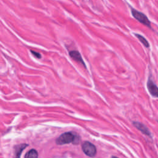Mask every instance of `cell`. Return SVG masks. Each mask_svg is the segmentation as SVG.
Returning <instances> with one entry per match:
<instances>
[{"mask_svg":"<svg viewBox=\"0 0 158 158\" xmlns=\"http://www.w3.org/2000/svg\"><path fill=\"white\" fill-rule=\"evenodd\" d=\"M131 13L132 16L139 22L146 26L149 29H152V24L148 17L143 12L136 10L133 8H131Z\"/></svg>","mask_w":158,"mask_h":158,"instance_id":"obj_1","label":"cell"},{"mask_svg":"<svg viewBox=\"0 0 158 158\" xmlns=\"http://www.w3.org/2000/svg\"><path fill=\"white\" fill-rule=\"evenodd\" d=\"M76 139V136L73 133L71 132H66L62 134L56 140V143L59 145H65V144H68L70 143H74L75 140Z\"/></svg>","mask_w":158,"mask_h":158,"instance_id":"obj_2","label":"cell"},{"mask_svg":"<svg viewBox=\"0 0 158 158\" xmlns=\"http://www.w3.org/2000/svg\"><path fill=\"white\" fill-rule=\"evenodd\" d=\"M82 150L84 153L90 157H94L97 154V149L94 145L89 141H85L82 145Z\"/></svg>","mask_w":158,"mask_h":158,"instance_id":"obj_3","label":"cell"},{"mask_svg":"<svg viewBox=\"0 0 158 158\" xmlns=\"http://www.w3.org/2000/svg\"><path fill=\"white\" fill-rule=\"evenodd\" d=\"M69 54L71 56V58L74 60L75 61L77 62L78 63H80L81 65L83 66L85 69H87L86 64L84 62V60L83 59L80 53L77 50H71L69 52Z\"/></svg>","mask_w":158,"mask_h":158,"instance_id":"obj_4","label":"cell"},{"mask_svg":"<svg viewBox=\"0 0 158 158\" xmlns=\"http://www.w3.org/2000/svg\"><path fill=\"white\" fill-rule=\"evenodd\" d=\"M147 88L149 93L152 95L153 97L155 98H157L158 97V88L151 77H149L148 80Z\"/></svg>","mask_w":158,"mask_h":158,"instance_id":"obj_5","label":"cell"},{"mask_svg":"<svg viewBox=\"0 0 158 158\" xmlns=\"http://www.w3.org/2000/svg\"><path fill=\"white\" fill-rule=\"evenodd\" d=\"M27 146H28V145H27V144H21V145L16 146L15 147L14 158H20V156H21L23 150Z\"/></svg>","mask_w":158,"mask_h":158,"instance_id":"obj_6","label":"cell"},{"mask_svg":"<svg viewBox=\"0 0 158 158\" xmlns=\"http://www.w3.org/2000/svg\"><path fill=\"white\" fill-rule=\"evenodd\" d=\"M133 124L137 128H138L139 130H140V131L142 133H143L144 134L147 135H150L149 131L148 130V128L144 125H143V124H141V123H139V122H133Z\"/></svg>","mask_w":158,"mask_h":158,"instance_id":"obj_7","label":"cell"},{"mask_svg":"<svg viewBox=\"0 0 158 158\" xmlns=\"http://www.w3.org/2000/svg\"><path fill=\"white\" fill-rule=\"evenodd\" d=\"M134 35L136 36V37L138 38L140 41V42L145 46L146 48H149V42L147 41V40L143 36L140 35V34L139 33H135Z\"/></svg>","mask_w":158,"mask_h":158,"instance_id":"obj_8","label":"cell"},{"mask_svg":"<svg viewBox=\"0 0 158 158\" xmlns=\"http://www.w3.org/2000/svg\"><path fill=\"white\" fill-rule=\"evenodd\" d=\"M25 158H38V153L35 149H30L25 154Z\"/></svg>","mask_w":158,"mask_h":158,"instance_id":"obj_9","label":"cell"},{"mask_svg":"<svg viewBox=\"0 0 158 158\" xmlns=\"http://www.w3.org/2000/svg\"><path fill=\"white\" fill-rule=\"evenodd\" d=\"M32 54L34 56H35L36 58L37 59H40L41 58H42V55H41L40 53H38V52H36L35 51H33V50H30Z\"/></svg>","mask_w":158,"mask_h":158,"instance_id":"obj_10","label":"cell"},{"mask_svg":"<svg viewBox=\"0 0 158 158\" xmlns=\"http://www.w3.org/2000/svg\"><path fill=\"white\" fill-rule=\"evenodd\" d=\"M113 158H118V157H113Z\"/></svg>","mask_w":158,"mask_h":158,"instance_id":"obj_11","label":"cell"}]
</instances>
